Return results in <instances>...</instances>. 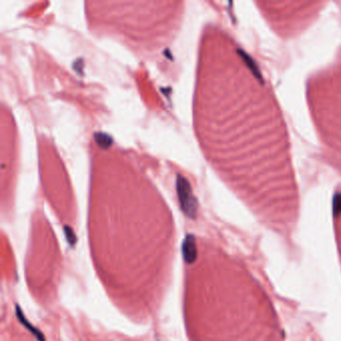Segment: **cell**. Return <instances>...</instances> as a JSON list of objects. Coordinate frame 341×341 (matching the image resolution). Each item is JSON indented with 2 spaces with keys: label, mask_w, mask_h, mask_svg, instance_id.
<instances>
[{
  "label": "cell",
  "mask_w": 341,
  "mask_h": 341,
  "mask_svg": "<svg viewBox=\"0 0 341 341\" xmlns=\"http://www.w3.org/2000/svg\"><path fill=\"white\" fill-rule=\"evenodd\" d=\"M15 314H16V316H17L18 321L21 323V325H22L23 327H25V328L30 332L31 334L36 338V340L46 341L44 334H43L38 328H36L35 326H33V325L31 324L30 322L28 321V319L25 317V314L23 313V311L21 309V307H20L18 304L15 305Z\"/></svg>",
  "instance_id": "cell-4"
},
{
  "label": "cell",
  "mask_w": 341,
  "mask_h": 341,
  "mask_svg": "<svg viewBox=\"0 0 341 341\" xmlns=\"http://www.w3.org/2000/svg\"><path fill=\"white\" fill-rule=\"evenodd\" d=\"M182 256L187 264H192L197 259V245L195 237L192 234H187L182 242Z\"/></svg>",
  "instance_id": "cell-3"
},
{
  "label": "cell",
  "mask_w": 341,
  "mask_h": 341,
  "mask_svg": "<svg viewBox=\"0 0 341 341\" xmlns=\"http://www.w3.org/2000/svg\"><path fill=\"white\" fill-rule=\"evenodd\" d=\"M326 75L325 81H318L317 84L325 88V91L317 86V98L313 97L315 117L322 130L323 138L331 150L341 158V69L340 67Z\"/></svg>",
  "instance_id": "cell-1"
},
{
  "label": "cell",
  "mask_w": 341,
  "mask_h": 341,
  "mask_svg": "<svg viewBox=\"0 0 341 341\" xmlns=\"http://www.w3.org/2000/svg\"><path fill=\"white\" fill-rule=\"evenodd\" d=\"M94 139H95L97 145L99 147H101L102 149H108L113 142V139L111 138V136L108 135L107 133H104V132L94 133Z\"/></svg>",
  "instance_id": "cell-5"
},
{
  "label": "cell",
  "mask_w": 341,
  "mask_h": 341,
  "mask_svg": "<svg viewBox=\"0 0 341 341\" xmlns=\"http://www.w3.org/2000/svg\"><path fill=\"white\" fill-rule=\"evenodd\" d=\"M63 231H64V235H65V238H66L68 244L70 246H74L77 242V237H76V234H75L74 230L70 226L64 225L63 226Z\"/></svg>",
  "instance_id": "cell-6"
},
{
  "label": "cell",
  "mask_w": 341,
  "mask_h": 341,
  "mask_svg": "<svg viewBox=\"0 0 341 341\" xmlns=\"http://www.w3.org/2000/svg\"><path fill=\"white\" fill-rule=\"evenodd\" d=\"M176 190L182 212L188 218L194 219L197 215V200L192 192L189 181L184 176L182 175L177 176Z\"/></svg>",
  "instance_id": "cell-2"
}]
</instances>
